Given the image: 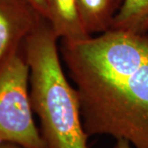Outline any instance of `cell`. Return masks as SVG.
Listing matches in <instances>:
<instances>
[{
  "instance_id": "cell-1",
  "label": "cell",
  "mask_w": 148,
  "mask_h": 148,
  "mask_svg": "<svg viewBox=\"0 0 148 148\" xmlns=\"http://www.w3.org/2000/svg\"><path fill=\"white\" fill-rule=\"evenodd\" d=\"M60 53L88 137L148 148V32L111 29L82 42L61 40Z\"/></svg>"
},
{
  "instance_id": "cell-2",
  "label": "cell",
  "mask_w": 148,
  "mask_h": 148,
  "mask_svg": "<svg viewBox=\"0 0 148 148\" xmlns=\"http://www.w3.org/2000/svg\"><path fill=\"white\" fill-rule=\"evenodd\" d=\"M58 36L47 19L26 38L22 51L30 69V96L47 148H88L78 93L60 62Z\"/></svg>"
},
{
  "instance_id": "cell-3",
  "label": "cell",
  "mask_w": 148,
  "mask_h": 148,
  "mask_svg": "<svg viewBox=\"0 0 148 148\" xmlns=\"http://www.w3.org/2000/svg\"><path fill=\"white\" fill-rule=\"evenodd\" d=\"M21 49L0 68V143L47 148L33 119L30 69Z\"/></svg>"
},
{
  "instance_id": "cell-4",
  "label": "cell",
  "mask_w": 148,
  "mask_h": 148,
  "mask_svg": "<svg viewBox=\"0 0 148 148\" xmlns=\"http://www.w3.org/2000/svg\"><path fill=\"white\" fill-rule=\"evenodd\" d=\"M44 19L27 0H0V68Z\"/></svg>"
},
{
  "instance_id": "cell-5",
  "label": "cell",
  "mask_w": 148,
  "mask_h": 148,
  "mask_svg": "<svg viewBox=\"0 0 148 148\" xmlns=\"http://www.w3.org/2000/svg\"><path fill=\"white\" fill-rule=\"evenodd\" d=\"M46 3L47 20L58 39L77 43L92 37L82 25L76 0H46Z\"/></svg>"
},
{
  "instance_id": "cell-6",
  "label": "cell",
  "mask_w": 148,
  "mask_h": 148,
  "mask_svg": "<svg viewBox=\"0 0 148 148\" xmlns=\"http://www.w3.org/2000/svg\"><path fill=\"white\" fill-rule=\"evenodd\" d=\"M85 30L92 36L111 30L120 8L118 0H76Z\"/></svg>"
},
{
  "instance_id": "cell-7",
  "label": "cell",
  "mask_w": 148,
  "mask_h": 148,
  "mask_svg": "<svg viewBox=\"0 0 148 148\" xmlns=\"http://www.w3.org/2000/svg\"><path fill=\"white\" fill-rule=\"evenodd\" d=\"M111 29L143 35L148 32V0H123Z\"/></svg>"
},
{
  "instance_id": "cell-8",
  "label": "cell",
  "mask_w": 148,
  "mask_h": 148,
  "mask_svg": "<svg viewBox=\"0 0 148 148\" xmlns=\"http://www.w3.org/2000/svg\"><path fill=\"white\" fill-rule=\"evenodd\" d=\"M45 18L48 19V9L46 0H27Z\"/></svg>"
},
{
  "instance_id": "cell-9",
  "label": "cell",
  "mask_w": 148,
  "mask_h": 148,
  "mask_svg": "<svg viewBox=\"0 0 148 148\" xmlns=\"http://www.w3.org/2000/svg\"><path fill=\"white\" fill-rule=\"evenodd\" d=\"M131 147L132 146L127 141L123 140V139H119L117 140V143L114 148H132Z\"/></svg>"
},
{
  "instance_id": "cell-10",
  "label": "cell",
  "mask_w": 148,
  "mask_h": 148,
  "mask_svg": "<svg viewBox=\"0 0 148 148\" xmlns=\"http://www.w3.org/2000/svg\"><path fill=\"white\" fill-rule=\"evenodd\" d=\"M0 148H21L15 144L8 143H0Z\"/></svg>"
},
{
  "instance_id": "cell-11",
  "label": "cell",
  "mask_w": 148,
  "mask_h": 148,
  "mask_svg": "<svg viewBox=\"0 0 148 148\" xmlns=\"http://www.w3.org/2000/svg\"><path fill=\"white\" fill-rule=\"evenodd\" d=\"M118 2H119V3L120 4V6H121L122 3H123V0H118Z\"/></svg>"
}]
</instances>
